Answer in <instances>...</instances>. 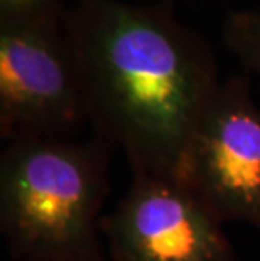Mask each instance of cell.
I'll return each instance as SVG.
<instances>
[{"instance_id": "8992f818", "label": "cell", "mask_w": 260, "mask_h": 261, "mask_svg": "<svg viewBox=\"0 0 260 261\" xmlns=\"http://www.w3.org/2000/svg\"><path fill=\"white\" fill-rule=\"evenodd\" d=\"M221 34L228 51L260 80V9L231 12Z\"/></svg>"}, {"instance_id": "6da1fadb", "label": "cell", "mask_w": 260, "mask_h": 261, "mask_svg": "<svg viewBox=\"0 0 260 261\" xmlns=\"http://www.w3.org/2000/svg\"><path fill=\"white\" fill-rule=\"evenodd\" d=\"M64 27L88 120L124 150L134 174L178 179L220 85L208 44L169 10L122 0H76Z\"/></svg>"}, {"instance_id": "52a82bcc", "label": "cell", "mask_w": 260, "mask_h": 261, "mask_svg": "<svg viewBox=\"0 0 260 261\" xmlns=\"http://www.w3.org/2000/svg\"><path fill=\"white\" fill-rule=\"evenodd\" d=\"M64 0H0V22H63Z\"/></svg>"}, {"instance_id": "277c9868", "label": "cell", "mask_w": 260, "mask_h": 261, "mask_svg": "<svg viewBox=\"0 0 260 261\" xmlns=\"http://www.w3.org/2000/svg\"><path fill=\"white\" fill-rule=\"evenodd\" d=\"M178 179L221 223L260 231V110L245 77L218 85L187 143Z\"/></svg>"}, {"instance_id": "7a4b0ae2", "label": "cell", "mask_w": 260, "mask_h": 261, "mask_svg": "<svg viewBox=\"0 0 260 261\" xmlns=\"http://www.w3.org/2000/svg\"><path fill=\"white\" fill-rule=\"evenodd\" d=\"M105 165L69 137L9 142L0 157V231L17 261H103Z\"/></svg>"}, {"instance_id": "5b68a950", "label": "cell", "mask_w": 260, "mask_h": 261, "mask_svg": "<svg viewBox=\"0 0 260 261\" xmlns=\"http://www.w3.org/2000/svg\"><path fill=\"white\" fill-rule=\"evenodd\" d=\"M103 238L112 261H237L221 221L176 177L134 174Z\"/></svg>"}, {"instance_id": "3957f363", "label": "cell", "mask_w": 260, "mask_h": 261, "mask_svg": "<svg viewBox=\"0 0 260 261\" xmlns=\"http://www.w3.org/2000/svg\"><path fill=\"white\" fill-rule=\"evenodd\" d=\"M88 120L78 59L63 22H0V137H69Z\"/></svg>"}]
</instances>
